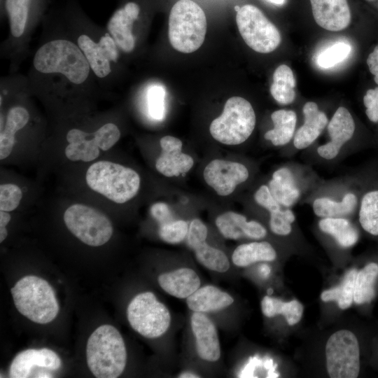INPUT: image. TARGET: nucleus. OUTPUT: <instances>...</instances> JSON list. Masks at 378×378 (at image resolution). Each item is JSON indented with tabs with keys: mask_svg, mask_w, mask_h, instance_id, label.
Segmentation results:
<instances>
[{
	"mask_svg": "<svg viewBox=\"0 0 378 378\" xmlns=\"http://www.w3.org/2000/svg\"><path fill=\"white\" fill-rule=\"evenodd\" d=\"M206 32L203 9L192 0H179L172 6L169 17V39L172 47L190 53L202 45Z\"/></svg>",
	"mask_w": 378,
	"mask_h": 378,
	"instance_id": "nucleus-5",
	"label": "nucleus"
},
{
	"mask_svg": "<svg viewBox=\"0 0 378 378\" xmlns=\"http://www.w3.org/2000/svg\"><path fill=\"white\" fill-rule=\"evenodd\" d=\"M186 300L189 309L204 314L222 310L234 302L229 293L213 285L200 286Z\"/></svg>",
	"mask_w": 378,
	"mask_h": 378,
	"instance_id": "nucleus-24",
	"label": "nucleus"
},
{
	"mask_svg": "<svg viewBox=\"0 0 378 378\" xmlns=\"http://www.w3.org/2000/svg\"><path fill=\"white\" fill-rule=\"evenodd\" d=\"M316 22L322 28L332 31H341L351 22V11L347 0H310Z\"/></svg>",
	"mask_w": 378,
	"mask_h": 378,
	"instance_id": "nucleus-19",
	"label": "nucleus"
},
{
	"mask_svg": "<svg viewBox=\"0 0 378 378\" xmlns=\"http://www.w3.org/2000/svg\"><path fill=\"white\" fill-rule=\"evenodd\" d=\"M276 258L275 249L266 241L240 244L232 254L233 264L240 267H247L257 262H271Z\"/></svg>",
	"mask_w": 378,
	"mask_h": 378,
	"instance_id": "nucleus-27",
	"label": "nucleus"
},
{
	"mask_svg": "<svg viewBox=\"0 0 378 378\" xmlns=\"http://www.w3.org/2000/svg\"><path fill=\"white\" fill-rule=\"evenodd\" d=\"M29 114L22 106L11 108L7 114L6 124L0 134V160L8 158L13 151L17 131L22 129L28 122Z\"/></svg>",
	"mask_w": 378,
	"mask_h": 378,
	"instance_id": "nucleus-29",
	"label": "nucleus"
},
{
	"mask_svg": "<svg viewBox=\"0 0 378 378\" xmlns=\"http://www.w3.org/2000/svg\"><path fill=\"white\" fill-rule=\"evenodd\" d=\"M318 227L322 232L332 236L343 248L354 246L358 239L356 228L344 217L321 218Z\"/></svg>",
	"mask_w": 378,
	"mask_h": 378,
	"instance_id": "nucleus-31",
	"label": "nucleus"
},
{
	"mask_svg": "<svg viewBox=\"0 0 378 378\" xmlns=\"http://www.w3.org/2000/svg\"><path fill=\"white\" fill-rule=\"evenodd\" d=\"M127 317L136 332L150 339L164 335L172 320L168 308L150 291L141 293L130 301Z\"/></svg>",
	"mask_w": 378,
	"mask_h": 378,
	"instance_id": "nucleus-7",
	"label": "nucleus"
},
{
	"mask_svg": "<svg viewBox=\"0 0 378 378\" xmlns=\"http://www.w3.org/2000/svg\"><path fill=\"white\" fill-rule=\"evenodd\" d=\"M33 64L41 73H59L74 84L83 83L90 69L79 46L64 39L51 41L43 45L36 51Z\"/></svg>",
	"mask_w": 378,
	"mask_h": 378,
	"instance_id": "nucleus-2",
	"label": "nucleus"
},
{
	"mask_svg": "<svg viewBox=\"0 0 378 378\" xmlns=\"http://www.w3.org/2000/svg\"><path fill=\"white\" fill-rule=\"evenodd\" d=\"M365 113L372 122H378V87L370 89L363 97Z\"/></svg>",
	"mask_w": 378,
	"mask_h": 378,
	"instance_id": "nucleus-42",
	"label": "nucleus"
},
{
	"mask_svg": "<svg viewBox=\"0 0 378 378\" xmlns=\"http://www.w3.org/2000/svg\"><path fill=\"white\" fill-rule=\"evenodd\" d=\"M78 45L98 77L104 78L110 74V62H115L118 56L113 38L106 34L96 43L90 36L83 34L78 38Z\"/></svg>",
	"mask_w": 378,
	"mask_h": 378,
	"instance_id": "nucleus-14",
	"label": "nucleus"
},
{
	"mask_svg": "<svg viewBox=\"0 0 378 378\" xmlns=\"http://www.w3.org/2000/svg\"><path fill=\"white\" fill-rule=\"evenodd\" d=\"M378 276V265L370 262L357 272L354 302L358 304L370 302L375 295L374 284Z\"/></svg>",
	"mask_w": 378,
	"mask_h": 378,
	"instance_id": "nucleus-34",
	"label": "nucleus"
},
{
	"mask_svg": "<svg viewBox=\"0 0 378 378\" xmlns=\"http://www.w3.org/2000/svg\"><path fill=\"white\" fill-rule=\"evenodd\" d=\"M255 202L270 214V227L277 235H288L295 216L290 208L281 206L272 195L267 185L260 186L253 195Z\"/></svg>",
	"mask_w": 378,
	"mask_h": 378,
	"instance_id": "nucleus-21",
	"label": "nucleus"
},
{
	"mask_svg": "<svg viewBox=\"0 0 378 378\" xmlns=\"http://www.w3.org/2000/svg\"><path fill=\"white\" fill-rule=\"evenodd\" d=\"M274 199L283 206L291 208L301 196L293 172L287 167L275 170L267 184Z\"/></svg>",
	"mask_w": 378,
	"mask_h": 378,
	"instance_id": "nucleus-25",
	"label": "nucleus"
},
{
	"mask_svg": "<svg viewBox=\"0 0 378 378\" xmlns=\"http://www.w3.org/2000/svg\"><path fill=\"white\" fill-rule=\"evenodd\" d=\"M215 224L221 235L227 239L238 240L243 237L261 239L267 235V230L261 223L248 220L243 214L232 211L218 215Z\"/></svg>",
	"mask_w": 378,
	"mask_h": 378,
	"instance_id": "nucleus-17",
	"label": "nucleus"
},
{
	"mask_svg": "<svg viewBox=\"0 0 378 378\" xmlns=\"http://www.w3.org/2000/svg\"><path fill=\"white\" fill-rule=\"evenodd\" d=\"M367 64L370 73L374 75L375 83L378 85V45L375 46L373 51L368 55Z\"/></svg>",
	"mask_w": 378,
	"mask_h": 378,
	"instance_id": "nucleus-44",
	"label": "nucleus"
},
{
	"mask_svg": "<svg viewBox=\"0 0 378 378\" xmlns=\"http://www.w3.org/2000/svg\"><path fill=\"white\" fill-rule=\"evenodd\" d=\"M358 204L356 195L351 192L346 193L340 201L327 197L315 199L312 209L315 215L320 218L346 217L352 214Z\"/></svg>",
	"mask_w": 378,
	"mask_h": 378,
	"instance_id": "nucleus-30",
	"label": "nucleus"
},
{
	"mask_svg": "<svg viewBox=\"0 0 378 378\" xmlns=\"http://www.w3.org/2000/svg\"><path fill=\"white\" fill-rule=\"evenodd\" d=\"M304 123L296 131L293 139L294 147L304 150L318 138L328 123L326 113L314 102H307L303 108Z\"/></svg>",
	"mask_w": 378,
	"mask_h": 378,
	"instance_id": "nucleus-22",
	"label": "nucleus"
},
{
	"mask_svg": "<svg viewBox=\"0 0 378 378\" xmlns=\"http://www.w3.org/2000/svg\"><path fill=\"white\" fill-rule=\"evenodd\" d=\"M260 272L262 274L267 276L269 274L270 270V267L267 265H262L260 267Z\"/></svg>",
	"mask_w": 378,
	"mask_h": 378,
	"instance_id": "nucleus-47",
	"label": "nucleus"
},
{
	"mask_svg": "<svg viewBox=\"0 0 378 378\" xmlns=\"http://www.w3.org/2000/svg\"><path fill=\"white\" fill-rule=\"evenodd\" d=\"M150 212L158 225L174 218L169 205L164 202H159L153 204Z\"/></svg>",
	"mask_w": 378,
	"mask_h": 378,
	"instance_id": "nucleus-43",
	"label": "nucleus"
},
{
	"mask_svg": "<svg viewBox=\"0 0 378 378\" xmlns=\"http://www.w3.org/2000/svg\"><path fill=\"white\" fill-rule=\"evenodd\" d=\"M140 11L138 4L130 1L117 9L108 21V29L119 48L125 52H130L134 48L135 41L132 31Z\"/></svg>",
	"mask_w": 378,
	"mask_h": 378,
	"instance_id": "nucleus-20",
	"label": "nucleus"
},
{
	"mask_svg": "<svg viewBox=\"0 0 378 378\" xmlns=\"http://www.w3.org/2000/svg\"><path fill=\"white\" fill-rule=\"evenodd\" d=\"M328 373L331 378H356L360 371L359 344L348 330L333 333L326 345Z\"/></svg>",
	"mask_w": 378,
	"mask_h": 378,
	"instance_id": "nucleus-10",
	"label": "nucleus"
},
{
	"mask_svg": "<svg viewBox=\"0 0 378 378\" xmlns=\"http://www.w3.org/2000/svg\"><path fill=\"white\" fill-rule=\"evenodd\" d=\"M358 220L365 232L378 235V189L368 190L363 195L359 205Z\"/></svg>",
	"mask_w": 378,
	"mask_h": 378,
	"instance_id": "nucleus-35",
	"label": "nucleus"
},
{
	"mask_svg": "<svg viewBox=\"0 0 378 378\" xmlns=\"http://www.w3.org/2000/svg\"><path fill=\"white\" fill-rule=\"evenodd\" d=\"M164 88L160 85L150 86L147 93L148 107L150 115L157 120H162L165 115Z\"/></svg>",
	"mask_w": 378,
	"mask_h": 378,
	"instance_id": "nucleus-40",
	"label": "nucleus"
},
{
	"mask_svg": "<svg viewBox=\"0 0 378 378\" xmlns=\"http://www.w3.org/2000/svg\"><path fill=\"white\" fill-rule=\"evenodd\" d=\"M262 314L269 318L282 314L290 326L298 323L302 318L303 306L297 300L283 302L280 299L265 296L261 301Z\"/></svg>",
	"mask_w": 378,
	"mask_h": 378,
	"instance_id": "nucleus-33",
	"label": "nucleus"
},
{
	"mask_svg": "<svg viewBox=\"0 0 378 378\" xmlns=\"http://www.w3.org/2000/svg\"><path fill=\"white\" fill-rule=\"evenodd\" d=\"M67 229L80 241L90 246L107 243L113 232L110 219L101 211L83 204L69 206L64 213Z\"/></svg>",
	"mask_w": 378,
	"mask_h": 378,
	"instance_id": "nucleus-8",
	"label": "nucleus"
},
{
	"mask_svg": "<svg viewBox=\"0 0 378 378\" xmlns=\"http://www.w3.org/2000/svg\"><path fill=\"white\" fill-rule=\"evenodd\" d=\"M22 198L20 188L14 183L0 186V211H12L20 204Z\"/></svg>",
	"mask_w": 378,
	"mask_h": 378,
	"instance_id": "nucleus-41",
	"label": "nucleus"
},
{
	"mask_svg": "<svg viewBox=\"0 0 378 378\" xmlns=\"http://www.w3.org/2000/svg\"><path fill=\"white\" fill-rule=\"evenodd\" d=\"M34 367L57 370L61 367L59 356L48 348L29 349L18 353L9 368L11 378L29 377Z\"/></svg>",
	"mask_w": 378,
	"mask_h": 378,
	"instance_id": "nucleus-18",
	"label": "nucleus"
},
{
	"mask_svg": "<svg viewBox=\"0 0 378 378\" xmlns=\"http://www.w3.org/2000/svg\"><path fill=\"white\" fill-rule=\"evenodd\" d=\"M351 51V46L346 42L339 41L320 52L317 64L323 69H328L344 61Z\"/></svg>",
	"mask_w": 378,
	"mask_h": 378,
	"instance_id": "nucleus-39",
	"label": "nucleus"
},
{
	"mask_svg": "<svg viewBox=\"0 0 378 378\" xmlns=\"http://www.w3.org/2000/svg\"><path fill=\"white\" fill-rule=\"evenodd\" d=\"M357 272L355 269L348 271L339 286L326 290L321 293V300L324 302L336 301L342 309L349 308L354 302Z\"/></svg>",
	"mask_w": 378,
	"mask_h": 378,
	"instance_id": "nucleus-36",
	"label": "nucleus"
},
{
	"mask_svg": "<svg viewBox=\"0 0 378 378\" xmlns=\"http://www.w3.org/2000/svg\"><path fill=\"white\" fill-rule=\"evenodd\" d=\"M190 326L198 356L207 362H216L220 357V344L216 326L204 313L193 312Z\"/></svg>",
	"mask_w": 378,
	"mask_h": 378,
	"instance_id": "nucleus-16",
	"label": "nucleus"
},
{
	"mask_svg": "<svg viewBox=\"0 0 378 378\" xmlns=\"http://www.w3.org/2000/svg\"><path fill=\"white\" fill-rule=\"evenodd\" d=\"M267 1H270L272 4L279 5V6L283 5L286 1V0H267Z\"/></svg>",
	"mask_w": 378,
	"mask_h": 378,
	"instance_id": "nucleus-48",
	"label": "nucleus"
},
{
	"mask_svg": "<svg viewBox=\"0 0 378 378\" xmlns=\"http://www.w3.org/2000/svg\"><path fill=\"white\" fill-rule=\"evenodd\" d=\"M256 117L251 104L241 97L229 98L222 113L210 124L209 132L218 143L237 146L252 134Z\"/></svg>",
	"mask_w": 378,
	"mask_h": 378,
	"instance_id": "nucleus-6",
	"label": "nucleus"
},
{
	"mask_svg": "<svg viewBox=\"0 0 378 378\" xmlns=\"http://www.w3.org/2000/svg\"><path fill=\"white\" fill-rule=\"evenodd\" d=\"M178 377L179 378H198V377H200V376L190 371H185L179 374Z\"/></svg>",
	"mask_w": 378,
	"mask_h": 378,
	"instance_id": "nucleus-46",
	"label": "nucleus"
},
{
	"mask_svg": "<svg viewBox=\"0 0 378 378\" xmlns=\"http://www.w3.org/2000/svg\"><path fill=\"white\" fill-rule=\"evenodd\" d=\"M355 128L354 118L349 110L339 107L327 125L330 141L318 147V155L327 160L335 158L343 146L352 138Z\"/></svg>",
	"mask_w": 378,
	"mask_h": 378,
	"instance_id": "nucleus-15",
	"label": "nucleus"
},
{
	"mask_svg": "<svg viewBox=\"0 0 378 378\" xmlns=\"http://www.w3.org/2000/svg\"><path fill=\"white\" fill-rule=\"evenodd\" d=\"M158 281L164 291L178 299H186L201 285L197 273L189 267H180L162 273L158 276Z\"/></svg>",
	"mask_w": 378,
	"mask_h": 378,
	"instance_id": "nucleus-23",
	"label": "nucleus"
},
{
	"mask_svg": "<svg viewBox=\"0 0 378 378\" xmlns=\"http://www.w3.org/2000/svg\"><path fill=\"white\" fill-rule=\"evenodd\" d=\"M236 22L244 42L260 53L274 51L281 43V34L276 26L256 6L246 4L237 12Z\"/></svg>",
	"mask_w": 378,
	"mask_h": 378,
	"instance_id": "nucleus-9",
	"label": "nucleus"
},
{
	"mask_svg": "<svg viewBox=\"0 0 378 378\" xmlns=\"http://www.w3.org/2000/svg\"><path fill=\"white\" fill-rule=\"evenodd\" d=\"M10 215L8 211H0V242L1 243L7 237L8 231L6 225L10 220Z\"/></svg>",
	"mask_w": 378,
	"mask_h": 378,
	"instance_id": "nucleus-45",
	"label": "nucleus"
},
{
	"mask_svg": "<svg viewBox=\"0 0 378 378\" xmlns=\"http://www.w3.org/2000/svg\"><path fill=\"white\" fill-rule=\"evenodd\" d=\"M161 152L155 162L156 170L165 177H177L188 173L194 165V159L183 152V142L177 137L167 135L160 140Z\"/></svg>",
	"mask_w": 378,
	"mask_h": 378,
	"instance_id": "nucleus-13",
	"label": "nucleus"
},
{
	"mask_svg": "<svg viewBox=\"0 0 378 378\" xmlns=\"http://www.w3.org/2000/svg\"><path fill=\"white\" fill-rule=\"evenodd\" d=\"M88 134L79 129L70 130L66 136L69 144L65 148V155L71 161L91 162L99 155L101 142L97 131L92 139H87Z\"/></svg>",
	"mask_w": 378,
	"mask_h": 378,
	"instance_id": "nucleus-26",
	"label": "nucleus"
},
{
	"mask_svg": "<svg viewBox=\"0 0 378 378\" xmlns=\"http://www.w3.org/2000/svg\"><path fill=\"white\" fill-rule=\"evenodd\" d=\"M18 311L31 321L46 324L55 318L59 304L45 279L34 275L20 279L10 290Z\"/></svg>",
	"mask_w": 378,
	"mask_h": 378,
	"instance_id": "nucleus-4",
	"label": "nucleus"
},
{
	"mask_svg": "<svg viewBox=\"0 0 378 378\" xmlns=\"http://www.w3.org/2000/svg\"><path fill=\"white\" fill-rule=\"evenodd\" d=\"M189 223L182 219H172L159 224L158 234L164 242L176 244L186 240Z\"/></svg>",
	"mask_w": 378,
	"mask_h": 378,
	"instance_id": "nucleus-38",
	"label": "nucleus"
},
{
	"mask_svg": "<svg viewBox=\"0 0 378 378\" xmlns=\"http://www.w3.org/2000/svg\"><path fill=\"white\" fill-rule=\"evenodd\" d=\"M88 187L116 204H124L138 193L141 178L133 169L110 161H98L88 169Z\"/></svg>",
	"mask_w": 378,
	"mask_h": 378,
	"instance_id": "nucleus-3",
	"label": "nucleus"
},
{
	"mask_svg": "<svg viewBox=\"0 0 378 378\" xmlns=\"http://www.w3.org/2000/svg\"><path fill=\"white\" fill-rule=\"evenodd\" d=\"M86 358L96 377H118L127 363L126 346L119 331L111 325L98 327L88 340Z\"/></svg>",
	"mask_w": 378,
	"mask_h": 378,
	"instance_id": "nucleus-1",
	"label": "nucleus"
},
{
	"mask_svg": "<svg viewBox=\"0 0 378 378\" xmlns=\"http://www.w3.org/2000/svg\"><path fill=\"white\" fill-rule=\"evenodd\" d=\"M274 124L272 130L264 135L266 140L274 146H283L288 144L294 137L297 123V115L293 110L280 109L271 115Z\"/></svg>",
	"mask_w": 378,
	"mask_h": 378,
	"instance_id": "nucleus-28",
	"label": "nucleus"
},
{
	"mask_svg": "<svg viewBox=\"0 0 378 378\" xmlns=\"http://www.w3.org/2000/svg\"><path fill=\"white\" fill-rule=\"evenodd\" d=\"M32 0H6L5 8L9 18L11 33L20 37L24 32Z\"/></svg>",
	"mask_w": 378,
	"mask_h": 378,
	"instance_id": "nucleus-37",
	"label": "nucleus"
},
{
	"mask_svg": "<svg viewBox=\"0 0 378 378\" xmlns=\"http://www.w3.org/2000/svg\"><path fill=\"white\" fill-rule=\"evenodd\" d=\"M208 229L199 218H193L189 223L186 242L194 251L197 261L204 267L219 273L227 272L230 263L227 255L220 249L206 242Z\"/></svg>",
	"mask_w": 378,
	"mask_h": 378,
	"instance_id": "nucleus-12",
	"label": "nucleus"
},
{
	"mask_svg": "<svg viewBox=\"0 0 378 378\" xmlns=\"http://www.w3.org/2000/svg\"><path fill=\"white\" fill-rule=\"evenodd\" d=\"M295 79L291 69L286 65L279 66L274 72L270 87L272 97L281 105L291 104L295 98Z\"/></svg>",
	"mask_w": 378,
	"mask_h": 378,
	"instance_id": "nucleus-32",
	"label": "nucleus"
},
{
	"mask_svg": "<svg viewBox=\"0 0 378 378\" xmlns=\"http://www.w3.org/2000/svg\"><path fill=\"white\" fill-rule=\"evenodd\" d=\"M248 177L249 170L245 164L224 159L211 160L203 171L206 183L222 197L231 195Z\"/></svg>",
	"mask_w": 378,
	"mask_h": 378,
	"instance_id": "nucleus-11",
	"label": "nucleus"
}]
</instances>
